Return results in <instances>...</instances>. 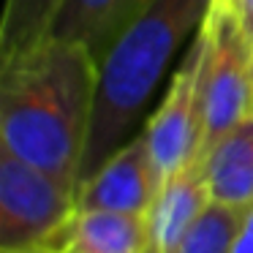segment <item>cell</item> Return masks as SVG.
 Returning a JSON list of instances; mask_svg holds the SVG:
<instances>
[{"mask_svg": "<svg viewBox=\"0 0 253 253\" xmlns=\"http://www.w3.org/2000/svg\"><path fill=\"white\" fill-rule=\"evenodd\" d=\"M3 253H49L44 248H22V251H3Z\"/></svg>", "mask_w": 253, "mask_h": 253, "instance_id": "cell-16", "label": "cell"}, {"mask_svg": "<svg viewBox=\"0 0 253 253\" xmlns=\"http://www.w3.org/2000/svg\"><path fill=\"white\" fill-rule=\"evenodd\" d=\"M63 0H6L0 25V57L19 55L46 39Z\"/></svg>", "mask_w": 253, "mask_h": 253, "instance_id": "cell-11", "label": "cell"}, {"mask_svg": "<svg viewBox=\"0 0 253 253\" xmlns=\"http://www.w3.org/2000/svg\"><path fill=\"white\" fill-rule=\"evenodd\" d=\"M158 193L161 185L153 171L147 144H144L142 133H136L87 182L79 185L77 202L79 210H101V212L150 218Z\"/></svg>", "mask_w": 253, "mask_h": 253, "instance_id": "cell-6", "label": "cell"}, {"mask_svg": "<svg viewBox=\"0 0 253 253\" xmlns=\"http://www.w3.org/2000/svg\"><path fill=\"white\" fill-rule=\"evenodd\" d=\"M150 218L101 210H79L52 240L49 253H147Z\"/></svg>", "mask_w": 253, "mask_h": 253, "instance_id": "cell-8", "label": "cell"}, {"mask_svg": "<svg viewBox=\"0 0 253 253\" xmlns=\"http://www.w3.org/2000/svg\"><path fill=\"white\" fill-rule=\"evenodd\" d=\"M207 11L210 0H153L112 44L98 66V90L79 185L133 139L174 55L191 36H199Z\"/></svg>", "mask_w": 253, "mask_h": 253, "instance_id": "cell-2", "label": "cell"}, {"mask_svg": "<svg viewBox=\"0 0 253 253\" xmlns=\"http://www.w3.org/2000/svg\"><path fill=\"white\" fill-rule=\"evenodd\" d=\"M210 6H215V8H223V11H234V14H240L242 0H210Z\"/></svg>", "mask_w": 253, "mask_h": 253, "instance_id": "cell-15", "label": "cell"}, {"mask_svg": "<svg viewBox=\"0 0 253 253\" xmlns=\"http://www.w3.org/2000/svg\"><path fill=\"white\" fill-rule=\"evenodd\" d=\"M212 204L204 177L202 158L191 161L185 169H180L164 188L150 212V240L158 253H171L180 240L188 234L199 215Z\"/></svg>", "mask_w": 253, "mask_h": 253, "instance_id": "cell-9", "label": "cell"}, {"mask_svg": "<svg viewBox=\"0 0 253 253\" xmlns=\"http://www.w3.org/2000/svg\"><path fill=\"white\" fill-rule=\"evenodd\" d=\"M150 3L153 0H63L46 36L87 46L101 66L112 44L147 11Z\"/></svg>", "mask_w": 253, "mask_h": 253, "instance_id": "cell-7", "label": "cell"}, {"mask_svg": "<svg viewBox=\"0 0 253 253\" xmlns=\"http://www.w3.org/2000/svg\"><path fill=\"white\" fill-rule=\"evenodd\" d=\"M202 147L204 155L234 126L253 115V44L234 11L210 6L202 22Z\"/></svg>", "mask_w": 253, "mask_h": 253, "instance_id": "cell-3", "label": "cell"}, {"mask_svg": "<svg viewBox=\"0 0 253 253\" xmlns=\"http://www.w3.org/2000/svg\"><path fill=\"white\" fill-rule=\"evenodd\" d=\"M240 25H242V33L248 36V41L253 44V0H242L240 6Z\"/></svg>", "mask_w": 253, "mask_h": 253, "instance_id": "cell-14", "label": "cell"}, {"mask_svg": "<svg viewBox=\"0 0 253 253\" xmlns=\"http://www.w3.org/2000/svg\"><path fill=\"white\" fill-rule=\"evenodd\" d=\"M212 202L253 210V115L199 155Z\"/></svg>", "mask_w": 253, "mask_h": 253, "instance_id": "cell-10", "label": "cell"}, {"mask_svg": "<svg viewBox=\"0 0 253 253\" xmlns=\"http://www.w3.org/2000/svg\"><path fill=\"white\" fill-rule=\"evenodd\" d=\"M95 90L98 63L77 41L46 36L36 46L3 60V150L79 191Z\"/></svg>", "mask_w": 253, "mask_h": 253, "instance_id": "cell-1", "label": "cell"}, {"mask_svg": "<svg viewBox=\"0 0 253 253\" xmlns=\"http://www.w3.org/2000/svg\"><path fill=\"white\" fill-rule=\"evenodd\" d=\"M79 212L77 188L0 147V245L49 248Z\"/></svg>", "mask_w": 253, "mask_h": 253, "instance_id": "cell-4", "label": "cell"}, {"mask_svg": "<svg viewBox=\"0 0 253 253\" xmlns=\"http://www.w3.org/2000/svg\"><path fill=\"white\" fill-rule=\"evenodd\" d=\"M202 71H204V39L191 41L180 68L171 74L161 106L144 126L153 171L164 188L180 169L199 158L202 147Z\"/></svg>", "mask_w": 253, "mask_h": 253, "instance_id": "cell-5", "label": "cell"}, {"mask_svg": "<svg viewBox=\"0 0 253 253\" xmlns=\"http://www.w3.org/2000/svg\"><path fill=\"white\" fill-rule=\"evenodd\" d=\"M248 212L251 210H237L212 202L171 253H234Z\"/></svg>", "mask_w": 253, "mask_h": 253, "instance_id": "cell-12", "label": "cell"}, {"mask_svg": "<svg viewBox=\"0 0 253 253\" xmlns=\"http://www.w3.org/2000/svg\"><path fill=\"white\" fill-rule=\"evenodd\" d=\"M234 253H253V210L248 212L245 223H242V231H240V240L234 245Z\"/></svg>", "mask_w": 253, "mask_h": 253, "instance_id": "cell-13", "label": "cell"}]
</instances>
